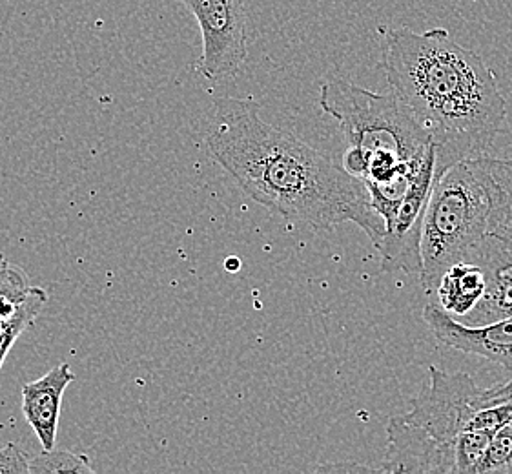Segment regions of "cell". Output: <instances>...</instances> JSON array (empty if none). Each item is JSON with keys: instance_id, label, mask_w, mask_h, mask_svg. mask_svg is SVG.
Instances as JSON below:
<instances>
[{"instance_id": "7c38bea8", "label": "cell", "mask_w": 512, "mask_h": 474, "mask_svg": "<svg viewBox=\"0 0 512 474\" xmlns=\"http://www.w3.org/2000/svg\"><path fill=\"white\" fill-rule=\"evenodd\" d=\"M487 292V274L480 263L460 261L440 279L436 296L440 307L456 318H467Z\"/></svg>"}, {"instance_id": "30bf717a", "label": "cell", "mask_w": 512, "mask_h": 474, "mask_svg": "<svg viewBox=\"0 0 512 474\" xmlns=\"http://www.w3.org/2000/svg\"><path fill=\"white\" fill-rule=\"evenodd\" d=\"M487 274V292L480 305L472 310L467 325H483L512 314V248L487 236L482 248L472 259Z\"/></svg>"}, {"instance_id": "4fadbf2b", "label": "cell", "mask_w": 512, "mask_h": 474, "mask_svg": "<svg viewBox=\"0 0 512 474\" xmlns=\"http://www.w3.org/2000/svg\"><path fill=\"white\" fill-rule=\"evenodd\" d=\"M48 301V294L39 287H31L30 296L24 305L21 314L15 320L8 323H0V369L4 365V360L8 356L13 343L19 340L22 332L30 329L31 325L37 320V316L41 314L42 307Z\"/></svg>"}, {"instance_id": "d6986e66", "label": "cell", "mask_w": 512, "mask_h": 474, "mask_svg": "<svg viewBox=\"0 0 512 474\" xmlns=\"http://www.w3.org/2000/svg\"><path fill=\"white\" fill-rule=\"evenodd\" d=\"M6 263H8V259L4 258V256H2V254H0V268L4 267V265H6Z\"/></svg>"}, {"instance_id": "9a60e30c", "label": "cell", "mask_w": 512, "mask_h": 474, "mask_svg": "<svg viewBox=\"0 0 512 474\" xmlns=\"http://www.w3.org/2000/svg\"><path fill=\"white\" fill-rule=\"evenodd\" d=\"M474 474H512V433L507 427L492 436Z\"/></svg>"}, {"instance_id": "5b68a950", "label": "cell", "mask_w": 512, "mask_h": 474, "mask_svg": "<svg viewBox=\"0 0 512 474\" xmlns=\"http://www.w3.org/2000/svg\"><path fill=\"white\" fill-rule=\"evenodd\" d=\"M431 383L412 400L409 413L401 414L410 425L427 434L454 462L461 434L474 431L478 413L491 403L512 398V378L483 389L465 372H445L431 365Z\"/></svg>"}, {"instance_id": "7a4b0ae2", "label": "cell", "mask_w": 512, "mask_h": 474, "mask_svg": "<svg viewBox=\"0 0 512 474\" xmlns=\"http://www.w3.org/2000/svg\"><path fill=\"white\" fill-rule=\"evenodd\" d=\"M383 35L390 90L431 135L436 176L485 155L507 119L496 73L443 28H394Z\"/></svg>"}, {"instance_id": "2e32d148", "label": "cell", "mask_w": 512, "mask_h": 474, "mask_svg": "<svg viewBox=\"0 0 512 474\" xmlns=\"http://www.w3.org/2000/svg\"><path fill=\"white\" fill-rule=\"evenodd\" d=\"M30 460L19 445L6 444L0 449V474L30 473Z\"/></svg>"}, {"instance_id": "8fae6325", "label": "cell", "mask_w": 512, "mask_h": 474, "mask_svg": "<svg viewBox=\"0 0 512 474\" xmlns=\"http://www.w3.org/2000/svg\"><path fill=\"white\" fill-rule=\"evenodd\" d=\"M489 197V236L512 248V159H469Z\"/></svg>"}, {"instance_id": "3957f363", "label": "cell", "mask_w": 512, "mask_h": 474, "mask_svg": "<svg viewBox=\"0 0 512 474\" xmlns=\"http://www.w3.org/2000/svg\"><path fill=\"white\" fill-rule=\"evenodd\" d=\"M489 236V197L471 161L434 176L421 228V287L434 294L452 265L472 261Z\"/></svg>"}, {"instance_id": "ffe728a7", "label": "cell", "mask_w": 512, "mask_h": 474, "mask_svg": "<svg viewBox=\"0 0 512 474\" xmlns=\"http://www.w3.org/2000/svg\"><path fill=\"white\" fill-rule=\"evenodd\" d=\"M505 427H507V429H509V431H511L512 433V414L511 418H509V422H507V425H505Z\"/></svg>"}, {"instance_id": "ac0fdd59", "label": "cell", "mask_w": 512, "mask_h": 474, "mask_svg": "<svg viewBox=\"0 0 512 474\" xmlns=\"http://www.w3.org/2000/svg\"><path fill=\"white\" fill-rule=\"evenodd\" d=\"M239 267H241V263H239L236 258H230L226 261V268H228L230 272H237V268Z\"/></svg>"}, {"instance_id": "9c48e42d", "label": "cell", "mask_w": 512, "mask_h": 474, "mask_svg": "<svg viewBox=\"0 0 512 474\" xmlns=\"http://www.w3.org/2000/svg\"><path fill=\"white\" fill-rule=\"evenodd\" d=\"M75 380V372L68 363L55 365L35 382L22 387V413L31 429L37 434L42 449L52 451L57 440V425L61 416L62 396L70 383Z\"/></svg>"}, {"instance_id": "6da1fadb", "label": "cell", "mask_w": 512, "mask_h": 474, "mask_svg": "<svg viewBox=\"0 0 512 474\" xmlns=\"http://www.w3.org/2000/svg\"><path fill=\"white\" fill-rule=\"evenodd\" d=\"M252 99L223 97L206 126L208 155L256 203L292 223L332 230L356 223L378 248L385 221L370 205L367 186L330 155L261 119Z\"/></svg>"}, {"instance_id": "8992f818", "label": "cell", "mask_w": 512, "mask_h": 474, "mask_svg": "<svg viewBox=\"0 0 512 474\" xmlns=\"http://www.w3.org/2000/svg\"><path fill=\"white\" fill-rule=\"evenodd\" d=\"M194 13L201 28L203 53L197 72L219 83L236 77L248 55L245 2L243 0H179Z\"/></svg>"}, {"instance_id": "e0dca14e", "label": "cell", "mask_w": 512, "mask_h": 474, "mask_svg": "<svg viewBox=\"0 0 512 474\" xmlns=\"http://www.w3.org/2000/svg\"><path fill=\"white\" fill-rule=\"evenodd\" d=\"M318 471H338V473H343V471H374V473H381V467H367V465H323V467H319Z\"/></svg>"}, {"instance_id": "ba28073f", "label": "cell", "mask_w": 512, "mask_h": 474, "mask_svg": "<svg viewBox=\"0 0 512 474\" xmlns=\"http://www.w3.org/2000/svg\"><path fill=\"white\" fill-rule=\"evenodd\" d=\"M423 321L445 347L482 356L512 372V314L483 325H467L429 303L423 309Z\"/></svg>"}, {"instance_id": "277c9868", "label": "cell", "mask_w": 512, "mask_h": 474, "mask_svg": "<svg viewBox=\"0 0 512 474\" xmlns=\"http://www.w3.org/2000/svg\"><path fill=\"white\" fill-rule=\"evenodd\" d=\"M319 106L338 121L349 146L370 155L392 154L401 161H414L432 146L429 132L392 90L370 92L336 75L321 84Z\"/></svg>"}, {"instance_id": "5bb4252c", "label": "cell", "mask_w": 512, "mask_h": 474, "mask_svg": "<svg viewBox=\"0 0 512 474\" xmlns=\"http://www.w3.org/2000/svg\"><path fill=\"white\" fill-rule=\"evenodd\" d=\"M31 474L82 473L92 474L93 467L86 454L66 453V451H46L30 460Z\"/></svg>"}, {"instance_id": "52a82bcc", "label": "cell", "mask_w": 512, "mask_h": 474, "mask_svg": "<svg viewBox=\"0 0 512 474\" xmlns=\"http://www.w3.org/2000/svg\"><path fill=\"white\" fill-rule=\"evenodd\" d=\"M436 176V148L423 159L418 172L412 177L409 190L401 199L400 207L392 217L385 236L376 248L385 272L403 270L407 274H421V228L427 203L431 197Z\"/></svg>"}]
</instances>
